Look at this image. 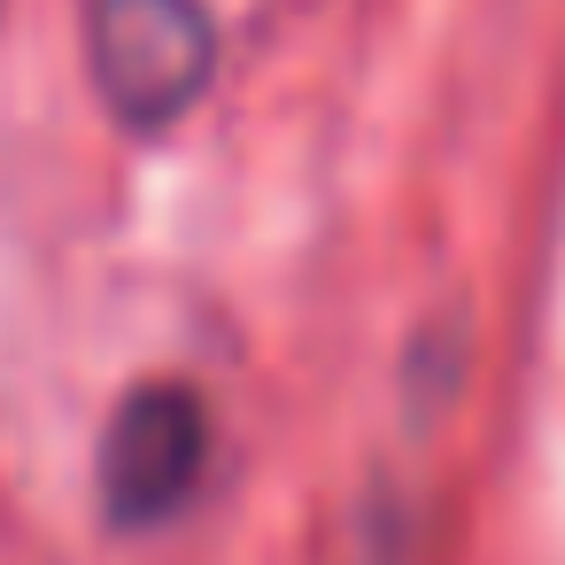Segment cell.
Segmentation results:
<instances>
[{"label":"cell","mask_w":565,"mask_h":565,"mask_svg":"<svg viewBox=\"0 0 565 565\" xmlns=\"http://www.w3.org/2000/svg\"><path fill=\"white\" fill-rule=\"evenodd\" d=\"M86 55L102 102L132 132H163L186 117L217 71V24L202 0H94Z\"/></svg>","instance_id":"6da1fadb"},{"label":"cell","mask_w":565,"mask_h":565,"mask_svg":"<svg viewBox=\"0 0 565 565\" xmlns=\"http://www.w3.org/2000/svg\"><path fill=\"white\" fill-rule=\"evenodd\" d=\"M202 465H210L202 395L179 380L132 387L125 411L109 418V441H102V503L117 526H163L202 488Z\"/></svg>","instance_id":"7a4b0ae2"}]
</instances>
